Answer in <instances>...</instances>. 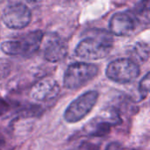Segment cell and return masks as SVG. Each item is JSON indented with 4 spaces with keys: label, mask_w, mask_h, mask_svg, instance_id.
<instances>
[{
    "label": "cell",
    "mask_w": 150,
    "mask_h": 150,
    "mask_svg": "<svg viewBox=\"0 0 150 150\" xmlns=\"http://www.w3.org/2000/svg\"><path fill=\"white\" fill-rule=\"evenodd\" d=\"M112 49V40L105 34L89 37L78 43L75 49L77 57L96 61L106 57Z\"/></svg>",
    "instance_id": "cell-1"
},
{
    "label": "cell",
    "mask_w": 150,
    "mask_h": 150,
    "mask_svg": "<svg viewBox=\"0 0 150 150\" xmlns=\"http://www.w3.org/2000/svg\"><path fill=\"white\" fill-rule=\"evenodd\" d=\"M43 38V32L35 30L26 33L20 40H6L3 42L1 44V50L8 55H31L40 48Z\"/></svg>",
    "instance_id": "cell-2"
},
{
    "label": "cell",
    "mask_w": 150,
    "mask_h": 150,
    "mask_svg": "<svg viewBox=\"0 0 150 150\" xmlns=\"http://www.w3.org/2000/svg\"><path fill=\"white\" fill-rule=\"evenodd\" d=\"M98 73V67L93 63L75 62L70 64L64 74L63 85L69 90H76L90 81Z\"/></svg>",
    "instance_id": "cell-3"
},
{
    "label": "cell",
    "mask_w": 150,
    "mask_h": 150,
    "mask_svg": "<svg viewBox=\"0 0 150 150\" xmlns=\"http://www.w3.org/2000/svg\"><path fill=\"white\" fill-rule=\"evenodd\" d=\"M140 67L134 60L120 58L111 62L105 70L106 76L118 83H128L140 75Z\"/></svg>",
    "instance_id": "cell-4"
},
{
    "label": "cell",
    "mask_w": 150,
    "mask_h": 150,
    "mask_svg": "<svg viewBox=\"0 0 150 150\" xmlns=\"http://www.w3.org/2000/svg\"><path fill=\"white\" fill-rule=\"evenodd\" d=\"M98 92L89 91L73 100L64 112V120L69 123L82 120L93 109L98 99Z\"/></svg>",
    "instance_id": "cell-5"
},
{
    "label": "cell",
    "mask_w": 150,
    "mask_h": 150,
    "mask_svg": "<svg viewBox=\"0 0 150 150\" xmlns=\"http://www.w3.org/2000/svg\"><path fill=\"white\" fill-rule=\"evenodd\" d=\"M2 19L8 28L22 29L30 24L32 13L30 9L23 3H12L4 9Z\"/></svg>",
    "instance_id": "cell-6"
},
{
    "label": "cell",
    "mask_w": 150,
    "mask_h": 150,
    "mask_svg": "<svg viewBox=\"0 0 150 150\" xmlns=\"http://www.w3.org/2000/svg\"><path fill=\"white\" fill-rule=\"evenodd\" d=\"M121 123V119L116 112H107L92 120L85 127L87 134L94 137H104L108 134L111 128Z\"/></svg>",
    "instance_id": "cell-7"
},
{
    "label": "cell",
    "mask_w": 150,
    "mask_h": 150,
    "mask_svg": "<svg viewBox=\"0 0 150 150\" xmlns=\"http://www.w3.org/2000/svg\"><path fill=\"white\" fill-rule=\"evenodd\" d=\"M140 22L132 11L115 13L109 24L110 31L117 36L132 35L139 26Z\"/></svg>",
    "instance_id": "cell-8"
},
{
    "label": "cell",
    "mask_w": 150,
    "mask_h": 150,
    "mask_svg": "<svg viewBox=\"0 0 150 150\" xmlns=\"http://www.w3.org/2000/svg\"><path fill=\"white\" fill-rule=\"evenodd\" d=\"M60 92L57 82L52 78H46L37 82L30 91V98L40 103L51 102L55 99Z\"/></svg>",
    "instance_id": "cell-9"
},
{
    "label": "cell",
    "mask_w": 150,
    "mask_h": 150,
    "mask_svg": "<svg viewBox=\"0 0 150 150\" xmlns=\"http://www.w3.org/2000/svg\"><path fill=\"white\" fill-rule=\"evenodd\" d=\"M68 54V46L59 35H47L44 46V57L47 62H58L62 61Z\"/></svg>",
    "instance_id": "cell-10"
},
{
    "label": "cell",
    "mask_w": 150,
    "mask_h": 150,
    "mask_svg": "<svg viewBox=\"0 0 150 150\" xmlns=\"http://www.w3.org/2000/svg\"><path fill=\"white\" fill-rule=\"evenodd\" d=\"M149 0H141L132 11L136 17L140 24H149Z\"/></svg>",
    "instance_id": "cell-11"
},
{
    "label": "cell",
    "mask_w": 150,
    "mask_h": 150,
    "mask_svg": "<svg viewBox=\"0 0 150 150\" xmlns=\"http://www.w3.org/2000/svg\"><path fill=\"white\" fill-rule=\"evenodd\" d=\"M131 54L137 61L145 62L149 57V47L145 42H138L132 47Z\"/></svg>",
    "instance_id": "cell-12"
},
{
    "label": "cell",
    "mask_w": 150,
    "mask_h": 150,
    "mask_svg": "<svg viewBox=\"0 0 150 150\" xmlns=\"http://www.w3.org/2000/svg\"><path fill=\"white\" fill-rule=\"evenodd\" d=\"M149 83H150V74L149 72H148L143 78L141 80L140 83H139V94H140V99H145L149 93Z\"/></svg>",
    "instance_id": "cell-13"
},
{
    "label": "cell",
    "mask_w": 150,
    "mask_h": 150,
    "mask_svg": "<svg viewBox=\"0 0 150 150\" xmlns=\"http://www.w3.org/2000/svg\"><path fill=\"white\" fill-rule=\"evenodd\" d=\"M105 150H128L126 149L122 144H120V142H111L110 144L107 145Z\"/></svg>",
    "instance_id": "cell-14"
},
{
    "label": "cell",
    "mask_w": 150,
    "mask_h": 150,
    "mask_svg": "<svg viewBox=\"0 0 150 150\" xmlns=\"http://www.w3.org/2000/svg\"><path fill=\"white\" fill-rule=\"evenodd\" d=\"M80 150H98V146H96L94 144H90L89 142L84 143L81 148Z\"/></svg>",
    "instance_id": "cell-15"
},
{
    "label": "cell",
    "mask_w": 150,
    "mask_h": 150,
    "mask_svg": "<svg viewBox=\"0 0 150 150\" xmlns=\"http://www.w3.org/2000/svg\"><path fill=\"white\" fill-rule=\"evenodd\" d=\"M7 109H8V106L6 103L2 98H0V115L4 114L7 111Z\"/></svg>",
    "instance_id": "cell-16"
},
{
    "label": "cell",
    "mask_w": 150,
    "mask_h": 150,
    "mask_svg": "<svg viewBox=\"0 0 150 150\" xmlns=\"http://www.w3.org/2000/svg\"><path fill=\"white\" fill-rule=\"evenodd\" d=\"M128 150H138V149H128Z\"/></svg>",
    "instance_id": "cell-17"
},
{
    "label": "cell",
    "mask_w": 150,
    "mask_h": 150,
    "mask_svg": "<svg viewBox=\"0 0 150 150\" xmlns=\"http://www.w3.org/2000/svg\"><path fill=\"white\" fill-rule=\"evenodd\" d=\"M32 1H37V0H32Z\"/></svg>",
    "instance_id": "cell-18"
}]
</instances>
